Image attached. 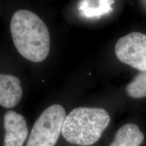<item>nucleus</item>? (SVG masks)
<instances>
[{
	"instance_id": "obj_1",
	"label": "nucleus",
	"mask_w": 146,
	"mask_h": 146,
	"mask_svg": "<svg viewBox=\"0 0 146 146\" xmlns=\"http://www.w3.org/2000/svg\"><path fill=\"white\" fill-rule=\"evenodd\" d=\"M10 31L16 50L23 58L35 63L46 59L50 50V33L36 14L16 11L11 19Z\"/></svg>"
},
{
	"instance_id": "obj_2",
	"label": "nucleus",
	"mask_w": 146,
	"mask_h": 146,
	"mask_svg": "<svg viewBox=\"0 0 146 146\" xmlns=\"http://www.w3.org/2000/svg\"><path fill=\"white\" fill-rule=\"evenodd\" d=\"M110 123V117L104 109L76 108L66 116L62 135L70 143L90 146L100 139Z\"/></svg>"
},
{
	"instance_id": "obj_3",
	"label": "nucleus",
	"mask_w": 146,
	"mask_h": 146,
	"mask_svg": "<svg viewBox=\"0 0 146 146\" xmlns=\"http://www.w3.org/2000/svg\"><path fill=\"white\" fill-rule=\"evenodd\" d=\"M66 117L62 106L54 104L45 109L36 120L26 146H55Z\"/></svg>"
},
{
	"instance_id": "obj_4",
	"label": "nucleus",
	"mask_w": 146,
	"mask_h": 146,
	"mask_svg": "<svg viewBox=\"0 0 146 146\" xmlns=\"http://www.w3.org/2000/svg\"><path fill=\"white\" fill-rule=\"evenodd\" d=\"M115 54L121 62L139 71L146 70V35L133 32L123 36L115 46Z\"/></svg>"
},
{
	"instance_id": "obj_5",
	"label": "nucleus",
	"mask_w": 146,
	"mask_h": 146,
	"mask_svg": "<svg viewBox=\"0 0 146 146\" xmlns=\"http://www.w3.org/2000/svg\"><path fill=\"white\" fill-rule=\"evenodd\" d=\"M5 137L3 146H23L29 134L27 122L23 116L8 111L3 118Z\"/></svg>"
},
{
	"instance_id": "obj_6",
	"label": "nucleus",
	"mask_w": 146,
	"mask_h": 146,
	"mask_svg": "<svg viewBox=\"0 0 146 146\" xmlns=\"http://www.w3.org/2000/svg\"><path fill=\"white\" fill-rule=\"evenodd\" d=\"M23 96L21 81L11 74H0V106L12 108L19 103Z\"/></svg>"
},
{
	"instance_id": "obj_7",
	"label": "nucleus",
	"mask_w": 146,
	"mask_h": 146,
	"mask_svg": "<svg viewBox=\"0 0 146 146\" xmlns=\"http://www.w3.org/2000/svg\"><path fill=\"white\" fill-rule=\"evenodd\" d=\"M143 140V133L137 125L126 124L118 129L110 146H139Z\"/></svg>"
},
{
	"instance_id": "obj_8",
	"label": "nucleus",
	"mask_w": 146,
	"mask_h": 146,
	"mask_svg": "<svg viewBox=\"0 0 146 146\" xmlns=\"http://www.w3.org/2000/svg\"><path fill=\"white\" fill-rule=\"evenodd\" d=\"M128 96L134 99L146 97V70L139 71V74L126 87Z\"/></svg>"
}]
</instances>
